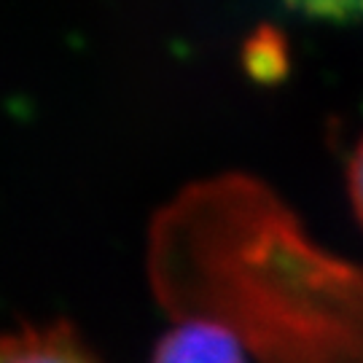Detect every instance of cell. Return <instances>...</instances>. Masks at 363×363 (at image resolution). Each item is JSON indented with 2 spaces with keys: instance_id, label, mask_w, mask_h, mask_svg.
<instances>
[{
  "instance_id": "6da1fadb",
  "label": "cell",
  "mask_w": 363,
  "mask_h": 363,
  "mask_svg": "<svg viewBox=\"0 0 363 363\" xmlns=\"http://www.w3.org/2000/svg\"><path fill=\"white\" fill-rule=\"evenodd\" d=\"M151 363H247L240 339L213 320H186L156 345Z\"/></svg>"
},
{
  "instance_id": "7a4b0ae2",
  "label": "cell",
  "mask_w": 363,
  "mask_h": 363,
  "mask_svg": "<svg viewBox=\"0 0 363 363\" xmlns=\"http://www.w3.org/2000/svg\"><path fill=\"white\" fill-rule=\"evenodd\" d=\"M0 363H100L67 325L0 334Z\"/></svg>"
},
{
  "instance_id": "3957f363",
  "label": "cell",
  "mask_w": 363,
  "mask_h": 363,
  "mask_svg": "<svg viewBox=\"0 0 363 363\" xmlns=\"http://www.w3.org/2000/svg\"><path fill=\"white\" fill-rule=\"evenodd\" d=\"M294 9L325 16V19H355L363 16V0H288Z\"/></svg>"
},
{
  "instance_id": "277c9868",
  "label": "cell",
  "mask_w": 363,
  "mask_h": 363,
  "mask_svg": "<svg viewBox=\"0 0 363 363\" xmlns=\"http://www.w3.org/2000/svg\"><path fill=\"white\" fill-rule=\"evenodd\" d=\"M347 181H350V199L352 210L358 220L363 223V138L361 143L355 145V151L350 156V172H347Z\"/></svg>"
}]
</instances>
